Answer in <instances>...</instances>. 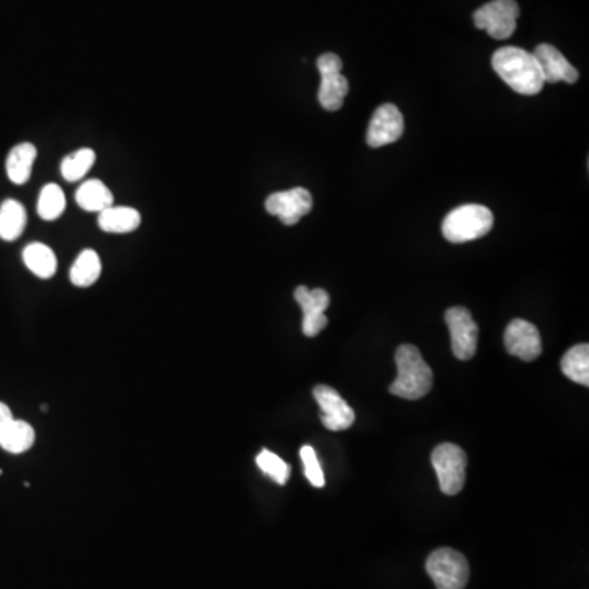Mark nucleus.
I'll list each match as a JSON object with an SVG mask.
<instances>
[{"instance_id":"nucleus-28","label":"nucleus","mask_w":589,"mask_h":589,"mask_svg":"<svg viewBox=\"0 0 589 589\" xmlns=\"http://www.w3.org/2000/svg\"><path fill=\"white\" fill-rule=\"evenodd\" d=\"M0 475H2V470H0Z\"/></svg>"},{"instance_id":"nucleus-6","label":"nucleus","mask_w":589,"mask_h":589,"mask_svg":"<svg viewBox=\"0 0 589 589\" xmlns=\"http://www.w3.org/2000/svg\"><path fill=\"white\" fill-rule=\"evenodd\" d=\"M519 5L516 0H493L475 10V27L485 30L495 40H506L518 27Z\"/></svg>"},{"instance_id":"nucleus-14","label":"nucleus","mask_w":589,"mask_h":589,"mask_svg":"<svg viewBox=\"0 0 589 589\" xmlns=\"http://www.w3.org/2000/svg\"><path fill=\"white\" fill-rule=\"evenodd\" d=\"M534 56L539 63L545 82L555 84V82L563 81L567 84H575L578 81L580 74L555 46L539 45L534 51Z\"/></svg>"},{"instance_id":"nucleus-25","label":"nucleus","mask_w":589,"mask_h":589,"mask_svg":"<svg viewBox=\"0 0 589 589\" xmlns=\"http://www.w3.org/2000/svg\"><path fill=\"white\" fill-rule=\"evenodd\" d=\"M256 464L262 472L266 473L267 477L272 478L279 485H285L290 478V465L285 464L279 455H275L270 450H262L261 454L256 457Z\"/></svg>"},{"instance_id":"nucleus-11","label":"nucleus","mask_w":589,"mask_h":589,"mask_svg":"<svg viewBox=\"0 0 589 589\" xmlns=\"http://www.w3.org/2000/svg\"><path fill=\"white\" fill-rule=\"evenodd\" d=\"M405 131V122L400 108L393 104H383L375 110L367 130V144L370 148H382L400 140Z\"/></svg>"},{"instance_id":"nucleus-16","label":"nucleus","mask_w":589,"mask_h":589,"mask_svg":"<svg viewBox=\"0 0 589 589\" xmlns=\"http://www.w3.org/2000/svg\"><path fill=\"white\" fill-rule=\"evenodd\" d=\"M76 202L86 212H104L113 205V195L99 179L87 180L77 189Z\"/></svg>"},{"instance_id":"nucleus-20","label":"nucleus","mask_w":589,"mask_h":589,"mask_svg":"<svg viewBox=\"0 0 589 589\" xmlns=\"http://www.w3.org/2000/svg\"><path fill=\"white\" fill-rule=\"evenodd\" d=\"M23 262L40 279H51L58 270V259L43 243L28 244L23 251Z\"/></svg>"},{"instance_id":"nucleus-9","label":"nucleus","mask_w":589,"mask_h":589,"mask_svg":"<svg viewBox=\"0 0 589 589\" xmlns=\"http://www.w3.org/2000/svg\"><path fill=\"white\" fill-rule=\"evenodd\" d=\"M313 208V197L310 190L295 187L285 192H275L266 200V210L270 215L279 216L287 226L297 225L303 216Z\"/></svg>"},{"instance_id":"nucleus-10","label":"nucleus","mask_w":589,"mask_h":589,"mask_svg":"<svg viewBox=\"0 0 589 589\" xmlns=\"http://www.w3.org/2000/svg\"><path fill=\"white\" fill-rule=\"evenodd\" d=\"M313 396L320 406L323 426L329 431H346L356 421V413L334 388L318 385L313 390Z\"/></svg>"},{"instance_id":"nucleus-13","label":"nucleus","mask_w":589,"mask_h":589,"mask_svg":"<svg viewBox=\"0 0 589 589\" xmlns=\"http://www.w3.org/2000/svg\"><path fill=\"white\" fill-rule=\"evenodd\" d=\"M504 346L509 354L524 362H532L542 354V339L539 329L526 320H514L504 333Z\"/></svg>"},{"instance_id":"nucleus-8","label":"nucleus","mask_w":589,"mask_h":589,"mask_svg":"<svg viewBox=\"0 0 589 589\" xmlns=\"http://www.w3.org/2000/svg\"><path fill=\"white\" fill-rule=\"evenodd\" d=\"M447 328L450 331L452 352L459 360H470L478 347V324L464 306H454L446 311Z\"/></svg>"},{"instance_id":"nucleus-19","label":"nucleus","mask_w":589,"mask_h":589,"mask_svg":"<svg viewBox=\"0 0 589 589\" xmlns=\"http://www.w3.org/2000/svg\"><path fill=\"white\" fill-rule=\"evenodd\" d=\"M27 226V212L17 200H5L0 205V238L4 241H15L22 236Z\"/></svg>"},{"instance_id":"nucleus-21","label":"nucleus","mask_w":589,"mask_h":589,"mask_svg":"<svg viewBox=\"0 0 589 589\" xmlns=\"http://www.w3.org/2000/svg\"><path fill=\"white\" fill-rule=\"evenodd\" d=\"M100 272H102V262H100L99 254L92 249H86L72 264L69 277L76 287L86 288L99 280Z\"/></svg>"},{"instance_id":"nucleus-15","label":"nucleus","mask_w":589,"mask_h":589,"mask_svg":"<svg viewBox=\"0 0 589 589\" xmlns=\"http://www.w3.org/2000/svg\"><path fill=\"white\" fill-rule=\"evenodd\" d=\"M141 225L140 212L131 207H110L100 212L99 226L105 233L125 234L138 230Z\"/></svg>"},{"instance_id":"nucleus-23","label":"nucleus","mask_w":589,"mask_h":589,"mask_svg":"<svg viewBox=\"0 0 589 589\" xmlns=\"http://www.w3.org/2000/svg\"><path fill=\"white\" fill-rule=\"evenodd\" d=\"M66 210V197L61 187L56 184H48L41 190L38 198V215L46 221L58 220Z\"/></svg>"},{"instance_id":"nucleus-4","label":"nucleus","mask_w":589,"mask_h":589,"mask_svg":"<svg viewBox=\"0 0 589 589\" xmlns=\"http://www.w3.org/2000/svg\"><path fill=\"white\" fill-rule=\"evenodd\" d=\"M431 462L442 493L447 496L459 495L467 478V455L464 450L452 442H444L432 452Z\"/></svg>"},{"instance_id":"nucleus-3","label":"nucleus","mask_w":589,"mask_h":589,"mask_svg":"<svg viewBox=\"0 0 589 589\" xmlns=\"http://www.w3.org/2000/svg\"><path fill=\"white\" fill-rule=\"evenodd\" d=\"M493 225H495V216L490 208L470 203V205L455 208L444 218L442 234L450 243H468L490 233Z\"/></svg>"},{"instance_id":"nucleus-17","label":"nucleus","mask_w":589,"mask_h":589,"mask_svg":"<svg viewBox=\"0 0 589 589\" xmlns=\"http://www.w3.org/2000/svg\"><path fill=\"white\" fill-rule=\"evenodd\" d=\"M35 442V429L25 421L12 419L2 431H0V447L10 454H23L32 449Z\"/></svg>"},{"instance_id":"nucleus-24","label":"nucleus","mask_w":589,"mask_h":589,"mask_svg":"<svg viewBox=\"0 0 589 589\" xmlns=\"http://www.w3.org/2000/svg\"><path fill=\"white\" fill-rule=\"evenodd\" d=\"M95 153L92 149L82 148L76 153L69 154L61 162V174L68 182H77L86 176L90 167L94 166Z\"/></svg>"},{"instance_id":"nucleus-5","label":"nucleus","mask_w":589,"mask_h":589,"mask_svg":"<svg viewBox=\"0 0 589 589\" xmlns=\"http://www.w3.org/2000/svg\"><path fill=\"white\" fill-rule=\"evenodd\" d=\"M426 570L437 589H464L470 576L467 558L447 547L429 555Z\"/></svg>"},{"instance_id":"nucleus-22","label":"nucleus","mask_w":589,"mask_h":589,"mask_svg":"<svg viewBox=\"0 0 589 589\" xmlns=\"http://www.w3.org/2000/svg\"><path fill=\"white\" fill-rule=\"evenodd\" d=\"M562 372L572 382L589 387V346L578 344L565 352L562 359Z\"/></svg>"},{"instance_id":"nucleus-27","label":"nucleus","mask_w":589,"mask_h":589,"mask_svg":"<svg viewBox=\"0 0 589 589\" xmlns=\"http://www.w3.org/2000/svg\"><path fill=\"white\" fill-rule=\"evenodd\" d=\"M12 419H14V416H12V411H10L9 406L5 405V403H0V431H2Z\"/></svg>"},{"instance_id":"nucleus-2","label":"nucleus","mask_w":589,"mask_h":589,"mask_svg":"<svg viewBox=\"0 0 589 589\" xmlns=\"http://www.w3.org/2000/svg\"><path fill=\"white\" fill-rule=\"evenodd\" d=\"M396 369L398 377L390 385V393L405 400H421L431 392L434 374L418 347L403 344L396 349Z\"/></svg>"},{"instance_id":"nucleus-12","label":"nucleus","mask_w":589,"mask_h":589,"mask_svg":"<svg viewBox=\"0 0 589 589\" xmlns=\"http://www.w3.org/2000/svg\"><path fill=\"white\" fill-rule=\"evenodd\" d=\"M295 300L302 306L303 334L308 338H315L328 326V318L324 315V311L331 302L329 293L323 288L308 290L305 285H300L295 290Z\"/></svg>"},{"instance_id":"nucleus-26","label":"nucleus","mask_w":589,"mask_h":589,"mask_svg":"<svg viewBox=\"0 0 589 589\" xmlns=\"http://www.w3.org/2000/svg\"><path fill=\"white\" fill-rule=\"evenodd\" d=\"M300 457H302L303 465H305V475L310 480L311 485L316 488H323L324 475L321 470L320 462L316 457L315 449L311 446H303L300 450Z\"/></svg>"},{"instance_id":"nucleus-1","label":"nucleus","mask_w":589,"mask_h":589,"mask_svg":"<svg viewBox=\"0 0 589 589\" xmlns=\"http://www.w3.org/2000/svg\"><path fill=\"white\" fill-rule=\"evenodd\" d=\"M491 64L496 74L518 94L536 95L544 89V76L534 53L504 46L493 54Z\"/></svg>"},{"instance_id":"nucleus-18","label":"nucleus","mask_w":589,"mask_h":589,"mask_svg":"<svg viewBox=\"0 0 589 589\" xmlns=\"http://www.w3.org/2000/svg\"><path fill=\"white\" fill-rule=\"evenodd\" d=\"M36 148L32 143L17 144L7 158V176L17 185H23L32 177Z\"/></svg>"},{"instance_id":"nucleus-7","label":"nucleus","mask_w":589,"mask_h":589,"mask_svg":"<svg viewBox=\"0 0 589 589\" xmlns=\"http://www.w3.org/2000/svg\"><path fill=\"white\" fill-rule=\"evenodd\" d=\"M318 71L321 74L318 100L328 112H338L349 94V82L342 76V59L338 54L324 53L318 58Z\"/></svg>"}]
</instances>
